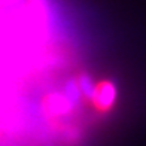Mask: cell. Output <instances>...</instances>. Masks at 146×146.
<instances>
[{
    "instance_id": "cell-2",
    "label": "cell",
    "mask_w": 146,
    "mask_h": 146,
    "mask_svg": "<svg viewBox=\"0 0 146 146\" xmlns=\"http://www.w3.org/2000/svg\"><path fill=\"white\" fill-rule=\"evenodd\" d=\"M73 110V98L67 92H49L42 100V112L48 119H61Z\"/></svg>"
},
{
    "instance_id": "cell-1",
    "label": "cell",
    "mask_w": 146,
    "mask_h": 146,
    "mask_svg": "<svg viewBox=\"0 0 146 146\" xmlns=\"http://www.w3.org/2000/svg\"><path fill=\"white\" fill-rule=\"evenodd\" d=\"M88 97L96 112L108 113L113 108L116 100V87L109 79H102V81H97L94 85H91Z\"/></svg>"
}]
</instances>
